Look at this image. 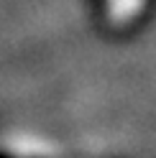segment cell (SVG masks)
<instances>
[{"label":"cell","instance_id":"1","mask_svg":"<svg viewBox=\"0 0 156 158\" xmlns=\"http://www.w3.org/2000/svg\"><path fill=\"white\" fill-rule=\"evenodd\" d=\"M105 23L113 28H128L146 13L149 0H100Z\"/></svg>","mask_w":156,"mask_h":158}]
</instances>
